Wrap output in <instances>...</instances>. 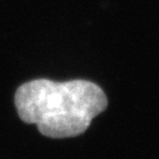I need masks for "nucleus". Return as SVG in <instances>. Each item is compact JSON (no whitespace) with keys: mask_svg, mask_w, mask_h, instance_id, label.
I'll return each instance as SVG.
<instances>
[{"mask_svg":"<svg viewBox=\"0 0 159 159\" xmlns=\"http://www.w3.org/2000/svg\"><path fill=\"white\" fill-rule=\"evenodd\" d=\"M18 115L27 124H35L43 136L67 138L83 134L91 122L107 107L103 89L85 80L54 82L39 79L17 89Z\"/></svg>","mask_w":159,"mask_h":159,"instance_id":"nucleus-1","label":"nucleus"}]
</instances>
